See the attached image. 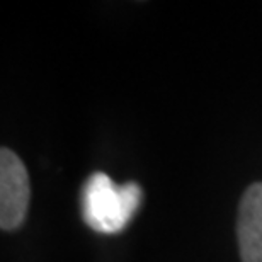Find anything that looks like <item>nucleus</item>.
<instances>
[{"label":"nucleus","mask_w":262,"mask_h":262,"mask_svg":"<svg viewBox=\"0 0 262 262\" xmlns=\"http://www.w3.org/2000/svg\"><path fill=\"white\" fill-rule=\"evenodd\" d=\"M141 198L143 191L136 182L116 184L109 176L96 172L82 191L83 222L99 233H118L138 211Z\"/></svg>","instance_id":"nucleus-1"},{"label":"nucleus","mask_w":262,"mask_h":262,"mask_svg":"<svg viewBox=\"0 0 262 262\" xmlns=\"http://www.w3.org/2000/svg\"><path fill=\"white\" fill-rule=\"evenodd\" d=\"M31 186L23 160L12 150H0V227L15 230L28 213Z\"/></svg>","instance_id":"nucleus-2"},{"label":"nucleus","mask_w":262,"mask_h":262,"mask_svg":"<svg viewBox=\"0 0 262 262\" xmlns=\"http://www.w3.org/2000/svg\"><path fill=\"white\" fill-rule=\"evenodd\" d=\"M237 237L242 262H262V182H255L244 192Z\"/></svg>","instance_id":"nucleus-3"}]
</instances>
